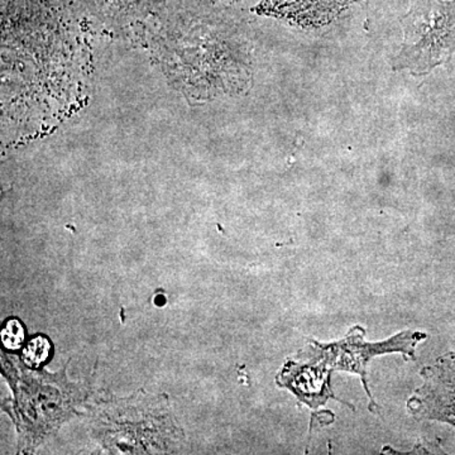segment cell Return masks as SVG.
Returning a JSON list of instances; mask_svg holds the SVG:
<instances>
[{"instance_id": "4", "label": "cell", "mask_w": 455, "mask_h": 455, "mask_svg": "<svg viewBox=\"0 0 455 455\" xmlns=\"http://www.w3.org/2000/svg\"><path fill=\"white\" fill-rule=\"evenodd\" d=\"M52 355V344L49 338L44 335H36L28 340L23 348L22 358L27 366L31 368H41L47 363Z\"/></svg>"}, {"instance_id": "3", "label": "cell", "mask_w": 455, "mask_h": 455, "mask_svg": "<svg viewBox=\"0 0 455 455\" xmlns=\"http://www.w3.org/2000/svg\"><path fill=\"white\" fill-rule=\"evenodd\" d=\"M455 363V355H453ZM439 371H433L430 373L427 390L433 395L434 400L427 401L429 403L430 418L444 419L455 425V372L444 371L439 367Z\"/></svg>"}, {"instance_id": "5", "label": "cell", "mask_w": 455, "mask_h": 455, "mask_svg": "<svg viewBox=\"0 0 455 455\" xmlns=\"http://www.w3.org/2000/svg\"><path fill=\"white\" fill-rule=\"evenodd\" d=\"M2 344L7 350H18L22 348L26 341V329L17 317H9L3 323Z\"/></svg>"}, {"instance_id": "2", "label": "cell", "mask_w": 455, "mask_h": 455, "mask_svg": "<svg viewBox=\"0 0 455 455\" xmlns=\"http://www.w3.org/2000/svg\"><path fill=\"white\" fill-rule=\"evenodd\" d=\"M355 0H265L263 8L299 26L317 27L331 22Z\"/></svg>"}, {"instance_id": "1", "label": "cell", "mask_w": 455, "mask_h": 455, "mask_svg": "<svg viewBox=\"0 0 455 455\" xmlns=\"http://www.w3.org/2000/svg\"><path fill=\"white\" fill-rule=\"evenodd\" d=\"M401 26L403 44L394 60V70L423 76L453 55L455 0H410Z\"/></svg>"}]
</instances>
